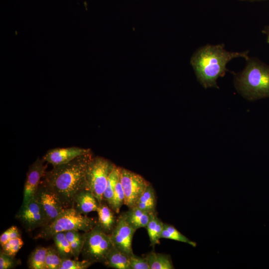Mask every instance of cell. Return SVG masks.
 Masks as SVG:
<instances>
[{
  "instance_id": "1",
  "label": "cell",
  "mask_w": 269,
  "mask_h": 269,
  "mask_svg": "<svg viewBox=\"0 0 269 269\" xmlns=\"http://www.w3.org/2000/svg\"><path fill=\"white\" fill-rule=\"evenodd\" d=\"M92 159L89 152L45 171L41 182L54 192L65 208H73L76 196L89 189L87 172Z\"/></svg>"
},
{
  "instance_id": "2",
  "label": "cell",
  "mask_w": 269,
  "mask_h": 269,
  "mask_svg": "<svg viewBox=\"0 0 269 269\" xmlns=\"http://www.w3.org/2000/svg\"><path fill=\"white\" fill-rule=\"evenodd\" d=\"M223 44H207L197 49L191 58L190 63L197 79L205 88H218L217 80L228 70L227 64L233 59L242 57L247 60L248 51L230 52Z\"/></svg>"
},
{
  "instance_id": "3",
  "label": "cell",
  "mask_w": 269,
  "mask_h": 269,
  "mask_svg": "<svg viewBox=\"0 0 269 269\" xmlns=\"http://www.w3.org/2000/svg\"><path fill=\"white\" fill-rule=\"evenodd\" d=\"M244 70L235 75L238 92L250 100L269 98V65L249 58Z\"/></svg>"
},
{
  "instance_id": "4",
  "label": "cell",
  "mask_w": 269,
  "mask_h": 269,
  "mask_svg": "<svg viewBox=\"0 0 269 269\" xmlns=\"http://www.w3.org/2000/svg\"><path fill=\"white\" fill-rule=\"evenodd\" d=\"M97 223L96 218L80 213L74 208H64L53 222L41 228L34 239L48 240L58 233L72 230L86 232Z\"/></svg>"
},
{
  "instance_id": "5",
  "label": "cell",
  "mask_w": 269,
  "mask_h": 269,
  "mask_svg": "<svg viewBox=\"0 0 269 269\" xmlns=\"http://www.w3.org/2000/svg\"><path fill=\"white\" fill-rule=\"evenodd\" d=\"M83 234L84 241L81 253L83 259L93 264H104L113 247L110 235L105 233L98 223Z\"/></svg>"
},
{
  "instance_id": "6",
  "label": "cell",
  "mask_w": 269,
  "mask_h": 269,
  "mask_svg": "<svg viewBox=\"0 0 269 269\" xmlns=\"http://www.w3.org/2000/svg\"><path fill=\"white\" fill-rule=\"evenodd\" d=\"M115 166L101 157L92 158L89 164L87 172L88 187L99 204L103 202L108 177Z\"/></svg>"
},
{
  "instance_id": "7",
  "label": "cell",
  "mask_w": 269,
  "mask_h": 269,
  "mask_svg": "<svg viewBox=\"0 0 269 269\" xmlns=\"http://www.w3.org/2000/svg\"><path fill=\"white\" fill-rule=\"evenodd\" d=\"M120 181L125 194V205L129 209L136 207L150 183L140 175L121 168Z\"/></svg>"
},
{
  "instance_id": "8",
  "label": "cell",
  "mask_w": 269,
  "mask_h": 269,
  "mask_svg": "<svg viewBox=\"0 0 269 269\" xmlns=\"http://www.w3.org/2000/svg\"><path fill=\"white\" fill-rule=\"evenodd\" d=\"M16 217L28 232L49 224L43 208L34 197L25 206L21 207Z\"/></svg>"
},
{
  "instance_id": "9",
  "label": "cell",
  "mask_w": 269,
  "mask_h": 269,
  "mask_svg": "<svg viewBox=\"0 0 269 269\" xmlns=\"http://www.w3.org/2000/svg\"><path fill=\"white\" fill-rule=\"evenodd\" d=\"M135 231L122 214L117 219L116 224L110 235L113 246L131 256L134 253L132 241Z\"/></svg>"
},
{
  "instance_id": "10",
  "label": "cell",
  "mask_w": 269,
  "mask_h": 269,
  "mask_svg": "<svg viewBox=\"0 0 269 269\" xmlns=\"http://www.w3.org/2000/svg\"><path fill=\"white\" fill-rule=\"evenodd\" d=\"M43 158H37L29 166L24 186L23 198L21 207L25 206L34 197L45 171L46 166Z\"/></svg>"
},
{
  "instance_id": "11",
  "label": "cell",
  "mask_w": 269,
  "mask_h": 269,
  "mask_svg": "<svg viewBox=\"0 0 269 269\" xmlns=\"http://www.w3.org/2000/svg\"><path fill=\"white\" fill-rule=\"evenodd\" d=\"M34 197L43 208L49 224L53 222L65 208L54 192L41 182Z\"/></svg>"
},
{
  "instance_id": "12",
  "label": "cell",
  "mask_w": 269,
  "mask_h": 269,
  "mask_svg": "<svg viewBox=\"0 0 269 269\" xmlns=\"http://www.w3.org/2000/svg\"><path fill=\"white\" fill-rule=\"evenodd\" d=\"M89 152L90 149L77 146L55 148L48 150L42 158L54 166L68 163L79 156Z\"/></svg>"
},
{
  "instance_id": "13",
  "label": "cell",
  "mask_w": 269,
  "mask_h": 269,
  "mask_svg": "<svg viewBox=\"0 0 269 269\" xmlns=\"http://www.w3.org/2000/svg\"><path fill=\"white\" fill-rule=\"evenodd\" d=\"M99 203L93 193L89 189L80 192L75 197L73 207L80 213L86 214L97 212Z\"/></svg>"
},
{
  "instance_id": "14",
  "label": "cell",
  "mask_w": 269,
  "mask_h": 269,
  "mask_svg": "<svg viewBox=\"0 0 269 269\" xmlns=\"http://www.w3.org/2000/svg\"><path fill=\"white\" fill-rule=\"evenodd\" d=\"M98 224L107 234L110 235L117 223V219L114 215V211L110 206L102 202L99 204L98 210Z\"/></svg>"
},
{
  "instance_id": "15",
  "label": "cell",
  "mask_w": 269,
  "mask_h": 269,
  "mask_svg": "<svg viewBox=\"0 0 269 269\" xmlns=\"http://www.w3.org/2000/svg\"><path fill=\"white\" fill-rule=\"evenodd\" d=\"M130 255L114 246L108 253L104 264L116 269H130Z\"/></svg>"
},
{
  "instance_id": "16",
  "label": "cell",
  "mask_w": 269,
  "mask_h": 269,
  "mask_svg": "<svg viewBox=\"0 0 269 269\" xmlns=\"http://www.w3.org/2000/svg\"><path fill=\"white\" fill-rule=\"evenodd\" d=\"M151 213L144 211L137 207L130 208L123 214L127 221L135 230L140 228H145Z\"/></svg>"
},
{
  "instance_id": "17",
  "label": "cell",
  "mask_w": 269,
  "mask_h": 269,
  "mask_svg": "<svg viewBox=\"0 0 269 269\" xmlns=\"http://www.w3.org/2000/svg\"><path fill=\"white\" fill-rule=\"evenodd\" d=\"M164 223L158 218L156 213H151L149 221L146 226L150 246L153 248L159 244L161 235L163 229Z\"/></svg>"
},
{
  "instance_id": "18",
  "label": "cell",
  "mask_w": 269,
  "mask_h": 269,
  "mask_svg": "<svg viewBox=\"0 0 269 269\" xmlns=\"http://www.w3.org/2000/svg\"><path fill=\"white\" fill-rule=\"evenodd\" d=\"M150 269H174L169 255L152 251L146 256Z\"/></svg>"
},
{
  "instance_id": "19",
  "label": "cell",
  "mask_w": 269,
  "mask_h": 269,
  "mask_svg": "<svg viewBox=\"0 0 269 269\" xmlns=\"http://www.w3.org/2000/svg\"><path fill=\"white\" fill-rule=\"evenodd\" d=\"M156 200L154 190L152 186L149 184L137 204L136 207L139 209L149 213L156 212Z\"/></svg>"
},
{
  "instance_id": "20",
  "label": "cell",
  "mask_w": 269,
  "mask_h": 269,
  "mask_svg": "<svg viewBox=\"0 0 269 269\" xmlns=\"http://www.w3.org/2000/svg\"><path fill=\"white\" fill-rule=\"evenodd\" d=\"M54 247L62 260L71 259L73 252L65 232H59L52 237Z\"/></svg>"
},
{
  "instance_id": "21",
  "label": "cell",
  "mask_w": 269,
  "mask_h": 269,
  "mask_svg": "<svg viewBox=\"0 0 269 269\" xmlns=\"http://www.w3.org/2000/svg\"><path fill=\"white\" fill-rule=\"evenodd\" d=\"M121 168L115 166L111 172L107 180L103 199L111 207L117 182L119 178Z\"/></svg>"
},
{
  "instance_id": "22",
  "label": "cell",
  "mask_w": 269,
  "mask_h": 269,
  "mask_svg": "<svg viewBox=\"0 0 269 269\" xmlns=\"http://www.w3.org/2000/svg\"><path fill=\"white\" fill-rule=\"evenodd\" d=\"M47 248L39 247L35 248L29 255L28 266L30 269H46L45 259Z\"/></svg>"
},
{
  "instance_id": "23",
  "label": "cell",
  "mask_w": 269,
  "mask_h": 269,
  "mask_svg": "<svg viewBox=\"0 0 269 269\" xmlns=\"http://www.w3.org/2000/svg\"><path fill=\"white\" fill-rule=\"evenodd\" d=\"M164 238L186 243L196 247L197 243L193 242L180 233L176 228L170 224L164 223L161 239Z\"/></svg>"
},
{
  "instance_id": "24",
  "label": "cell",
  "mask_w": 269,
  "mask_h": 269,
  "mask_svg": "<svg viewBox=\"0 0 269 269\" xmlns=\"http://www.w3.org/2000/svg\"><path fill=\"white\" fill-rule=\"evenodd\" d=\"M65 236L71 246L73 258L78 260L81 255L84 244V234L79 231H69L65 232Z\"/></svg>"
},
{
  "instance_id": "25",
  "label": "cell",
  "mask_w": 269,
  "mask_h": 269,
  "mask_svg": "<svg viewBox=\"0 0 269 269\" xmlns=\"http://www.w3.org/2000/svg\"><path fill=\"white\" fill-rule=\"evenodd\" d=\"M62 259L55 247H49L45 259L46 269H59Z\"/></svg>"
},
{
  "instance_id": "26",
  "label": "cell",
  "mask_w": 269,
  "mask_h": 269,
  "mask_svg": "<svg viewBox=\"0 0 269 269\" xmlns=\"http://www.w3.org/2000/svg\"><path fill=\"white\" fill-rule=\"evenodd\" d=\"M123 204H125V194L119 177L116 185L110 208L115 213H118Z\"/></svg>"
},
{
  "instance_id": "27",
  "label": "cell",
  "mask_w": 269,
  "mask_h": 269,
  "mask_svg": "<svg viewBox=\"0 0 269 269\" xmlns=\"http://www.w3.org/2000/svg\"><path fill=\"white\" fill-rule=\"evenodd\" d=\"M93 263L88 260L78 261L77 259H64L60 266L59 269H86L92 265Z\"/></svg>"
},
{
  "instance_id": "28",
  "label": "cell",
  "mask_w": 269,
  "mask_h": 269,
  "mask_svg": "<svg viewBox=\"0 0 269 269\" xmlns=\"http://www.w3.org/2000/svg\"><path fill=\"white\" fill-rule=\"evenodd\" d=\"M23 245L21 237L9 240L2 248V251L5 254L14 257Z\"/></svg>"
},
{
  "instance_id": "29",
  "label": "cell",
  "mask_w": 269,
  "mask_h": 269,
  "mask_svg": "<svg viewBox=\"0 0 269 269\" xmlns=\"http://www.w3.org/2000/svg\"><path fill=\"white\" fill-rule=\"evenodd\" d=\"M130 269H150L146 257H141L134 253L130 256Z\"/></svg>"
},
{
  "instance_id": "30",
  "label": "cell",
  "mask_w": 269,
  "mask_h": 269,
  "mask_svg": "<svg viewBox=\"0 0 269 269\" xmlns=\"http://www.w3.org/2000/svg\"><path fill=\"white\" fill-rule=\"evenodd\" d=\"M18 264V262L11 257L4 253L1 250L0 252V269H9L14 268Z\"/></svg>"
},
{
  "instance_id": "31",
  "label": "cell",
  "mask_w": 269,
  "mask_h": 269,
  "mask_svg": "<svg viewBox=\"0 0 269 269\" xmlns=\"http://www.w3.org/2000/svg\"><path fill=\"white\" fill-rule=\"evenodd\" d=\"M262 32L267 36V41L269 43V25L266 26L263 29Z\"/></svg>"
},
{
  "instance_id": "32",
  "label": "cell",
  "mask_w": 269,
  "mask_h": 269,
  "mask_svg": "<svg viewBox=\"0 0 269 269\" xmlns=\"http://www.w3.org/2000/svg\"><path fill=\"white\" fill-rule=\"evenodd\" d=\"M238 0L244 1H250V2H260V1H268L269 0Z\"/></svg>"
}]
</instances>
